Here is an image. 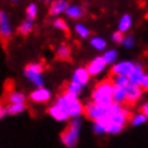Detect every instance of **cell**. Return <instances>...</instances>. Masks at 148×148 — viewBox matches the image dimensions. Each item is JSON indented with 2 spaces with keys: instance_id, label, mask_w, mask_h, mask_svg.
Segmentation results:
<instances>
[{
  "instance_id": "6da1fadb",
  "label": "cell",
  "mask_w": 148,
  "mask_h": 148,
  "mask_svg": "<svg viewBox=\"0 0 148 148\" xmlns=\"http://www.w3.org/2000/svg\"><path fill=\"white\" fill-rule=\"evenodd\" d=\"M54 103L58 104L60 108H63L69 114L70 119H73V118H79L82 114H84V106L82 104V102L79 101V98L69 94L68 92H65V90H63L60 94H58V97L55 98Z\"/></svg>"
},
{
  "instance_id": "7a4b0ae2",
  "label": "cell",
  "mask_w": 148,
  "mask_h": 148,
  "mask_svg": "<svg viewBox=\"0 0 148 148\" xmlns=\"http://www.w3.org/2000/svg\"><path fill=\"white\" fill-rule=\"evenodd\" d=\"M113 80L104 79L92 90V102L99 106H109L113 103Z\"/></svg>"
},
{
  "instance_id": "3957f363",
  "label": "cell",
  "mask_w": 148,
  "mask_h": 148,
  "mask_svg": "<svg viewBox=\"0 0 148 148\" xmlns=\"http://www.w3.org/2000/svg\"><path fill=\"white\" fill-rule=\"evenodd\" d=\"M80 125H82V119L79 118H73L70 119L68 127L60 133V140L66 148H74L78 143Z\"/></svg>"
},
{
  "instance_id": "277c9868",
  "label": "cell",
  "mask_w": 148,
  "mask_h": 148,
  "mask_svg": "<svg viewBox=\"0 0 148 148\" xmlns=\"http://www.w3.org/2000/svg\"><path fill=\"white\" fill-rule=\"evenodd\" d=\"M43 70H44V65L42 63H29L24 68V77L29 82H32L34 84L36 87V89L44 88Z\"/></svg>"
},
{
  "instance_id": "5b68a950",
  "label": "cell",
  "mask_w": 148,
  "mask_h": 148,
  "mask_svg": "<svg viewBox=\"0 0 148 148\" xmlns=\"http://www.w3.org/2000/svg\"><path fill=\"white\" fill-rule=\"evenodd\" d=\"M84 114L93 122H98L106 117H109V106H99L89 102L84 106Z\"/></svg>"
},
{
  "instance_id": "8992f818",
  "label": "cell",
  "mask_w": 148,
  "mask_h": 148,
  "mask_svg": "<svg viewBox=\"0 0 148 148\" xmlns=\"http://www.w3.org/2000/svg\"><path fill=\"white\" fill-rule=\"evenodd\" d=\"M134 66L136 63L132 60H121L112 66L110 73H112L113 77H129L133 72V69H134Z\"/></svg>"
},
{
  "instance_id": "52a82bcc",
  "label": "cell",
  "mask_w": 148,
  "mask_h": 148,
  "mask_svg": "<svg viewBox=\"0 0 148 148\" xmlns=\"http://www.w3.org/2000/svg\"><path fill=\"white\" fill-rule=\"evenodd\" d=\"M12 35L13 29L8 14H6L5 10H0V39L8 42V40L12 39Z\"/></svg>"
},
{
  "instance_id": "ba28073f",
  "label": "cell",
  "mask_w": 148,
  "mask_h": 148,
  "mask_svg": "<svg viewBox=\"0 0 148 148\" xmlns=\"http://www.w3.org/2000/svg\"><path fill=\"white\" fill-rule=\"evenodd\" d=\"M51 98V92L47 88H39V89H34L29 94V99L38 104H45L50 101Z\"/></svg>"
},
{
  "instance_id": "9c48e42d",
  "label": "cell",
  "mask_w": 148,
  "mask_h": 148,
  "mask_svg": "<svg viewBox=\"0 0 148 148\" xmlns=\"http://www.w3.org/2000/svg\"><path fill=\"white\" fill-rule=\"evenodd\" d=\"M106 66H107V63L104 62L103 57H95L93 60H90L88 63L86 68L88 70V73L90 74V77H95L104 72Z\"/></svg>"
},
{
  "instance_id": "30bf717a",
  "label": "cell",
  "mask_w": 148,
  "mask_h": 148,
  "mask_svg": "<svg viewBox=\"0 0 148 148\" xmlns=\"http://www.w3.org/2000/svg\"><path fill=\"white\" fill-rule=\"evenodd\" d=\"M144 75H146V73H144L142 63L136 62L134 69H133V72L131 73V75H129L128 78H129V82H131L132 86L142 88V84H143V80H144Z\"/></svg>"
},
{
  "instance_id": "8fae6325",
  "label": "cell",
  "mask_w": 148,
  "mask_h": 148,
  "mask_svg": "<svg viewBox=\"0 0 148 148\" xmlns=\"http://www.w3.org/2000/svg\"><path fill=\"white\" fill-rule=\"evenodd\" d=\"M90 79V74L88 73L87 68H77L72 74V82L79 84L84 88V86H87L89 83Z\"/></svg>"
},
{
  "instance_id": "7c38bea8",
  "label": "cell",
  "mask_w": 148,
  "mask_h": 148,
  "mask_svg": "<svg viewBox=\"0 0 148 148\" xmlns=\"http://www.w3.org/2000/svg\"><path fill=\"white\" fill-rule=\"evenodd\" d=\"M48 113H49V116L53 118V119L58 121V122H65V121H69V114L65 112L63 108H60L58 104H55L53 103L49 108H48Z\"/></svg>"
},
{
  "instance_id": "4fadbf2b",
  "label": "cell",
  "mask_w": 148,
  "mask_h": 148,
  "mask_svg": "<svg viewBox=\"0 0 148 148\" xmlns=\"http://www.w3.org/2000/svg\"><path fill=\"white\" fill-rule=\"evenodd\" d=\"M143 94V89L139 87H134V86H129L127 88V103L129 104H136L137 102L142 98Z\"/></svg>"
},
{
  "instance_id": "5bb4252c",
  "label": "cell",
  "mask_w": 148,
  "mask_h": 148,
  "mask_svg": "<svg viewBox=\"0 0 148 148\" xmlns=\"http://www.w3.org/2000/svg\"><path fill=\"white\" fill-rule=\"evenodd\" d=\"M69 6V3L65 1V0H57V1H53L50 4V8H49V14L51 16H55V15H59L62 13H65L66 9Z\"/></svg>"
},
{
  "instance_id": "9a60e30c",
  "label": "cell",
  "mask_w": 148,
  "mask_h": 148,
  "mask_svg": "<svg viewBox=\"0 0 148 148\" xmlns=\"http://www.w3.org/2000/svg\"><path fill=\"white\" fill-rule=\"evenodd\" d=\"M6 102L9 104H25L27 102V95L23 92L19 90H12L6 97Z\"/></svg>"
},
{
  "instance_id": "2e32d148",
  "label": "cell",
  "mask_w": 148,
  "mask_h": 148,
  "mask_svg": "<svg viewBox=\"0 0 148 148\" xmlns=\"http://www.w3.org/2000/svg\"><path fill=\"white\" fill-rule=\"evenodd\" d=\"M113 102L118 104L127 103V89L118 86L113 87Z\"/></svg>"
},
{
  "instance_id": "e0dca14e",
  "label": "cell",
  "mask_w": 148,
  "mask_h": 148,
  "mask_svg": "<svg viewBox=\"0 0 148 148\" xmlns=\"http://www.w3.org/2000/svg\"><path fill=\"white\" fill-rule=\"evenodd\" d=\"M132 24H133L132 16L129 15V14H123L121 18V20H119V23H118V32H121L122 34L129 32L132 28Z\"/></svg>"
},
{
  "instance_id": "ac0fdd59",
  "label": "cell",
  "mask_w": 148,
  "mask_h": 148,
  "mask_svg": "<svg viewBox=\"0 0 148 148\" xmlns=\"http://www.w3.org/2000/svg\"><path fill=\"white\" fill-rule=\"evenodd\" d=\"M70 55H72V49H70V47L65 45V44L59 45L57 48V50H55V57L59 60H69Z\"/></svg>"
},
{
  "instance_id": "d6986e66",
  "label": "cell",
  "mask_w": 148,
  "mask_h": 148,
  "mask_svg": "<svg viewBox=\"0 0 148 148\" xmlns=\"http://www.w3.org/2000/svg\"><path fill=\"white\" fill-rule=\"evenodd\" d=\"M65 14H66V16L70 18V19L77 20V19H80V18L83 16L84 12H83V9L80 8V6L75 5V4H70L68 6V9H66Z\"/></svg>"
},
{
  "instance_id": "ffe728a7",
  "label": "cell",
  "mask_w": 148,
  "mask_h": 148,
  "mask_svg": "<svg viewBox=\"0 0 148 148\" xmlns=\"http://www.w3.org/2000/svg\"><path fill=\"white\" fill-rule=\"evenodd\" d=\"M64 90H65V92H68L69 94L74 95V97H78V98H79V95L82 94V92H83V87L70 80V82H68V83L65 84Z\"/></svg>"
},
{
  "instance_id": "44dd1931",
  "label": "cell",
  "mask_w": 148,
  "mask_h": 148,
  "mask_svg": "<svg viewBox=\"0 0 148 148\" xmlns=\"http://www.w3.org/2000/svg\"><path fill=\"white\" fill-rule=\"evenodd\" d=\"M129 122H131V124L133 125V127H139V125L147 123V122H148V118L144 116L142 112H139V113L133 114V116L131 117V121H129Z\"/></svg>"
},
{
  "instance_id": "7402d4cb",
  "label": "cell",
  "mask_w": 148,
  "mask_h": 148,
  "mask_svg": "<svg viewBox=\"0 0 148 148\" xmlns=\"http://www.w3.org/2000/svg\"><path fill=\"white\" fill-rule=\"evenodd\" d=\"M33 27H34V25H33V21L27 19V20H24L19 27H18V33L21 34V35H24V36L29 35L33 32Z\"/></svg>"
},
{
  "instance_id": "603a6c76",
  "label": "cell",
  "mask_w": 148,
  "mask_h": 148,
  "mask_svg": "<svg viewBox=\"0 0 148 148\" xmlns=\"http://www.w3.org/2000/svg\"><path fill=\"white\" fill-rule=\"evenodd\" d=\"M103 59H104V62L107 63V65L108 64H116V60L118 58V53L116 49H109V50H106L104 54L102 55Z\"/></svg>"
},
{
  "instance_id": "cb8c5ba5",
  "label": "cell",
  "mask_w": 148,
  "mask_h": 148,
  "mask_svg": "<svg viewBox=\"0 0 148 148\" xmlns=\"http://www.w3.org/2000/svg\"><path fill=\"white\" fill-rule=\"evenodd\" d=\"M90 45L95 50H104L107 47V42L103 38H101V36H93L90 39Z\"/></svg>"
},
{
  "instance_id": "d4e9b609",
  "label": "cell",
  "mask_w": 148,
  "mask_h": 148,
  "mask_svg": "<svg viewBox=\"0 0 148 148\" xmlns=\"http://www.w3.org/2000/svg\"><path fill=\"white\" fill-rule=\"evenodd\" d=\"M6 108H8L9 116H16V114L23 113L24 110L27 109V106L25 104H8Z\"/></svg>"
},
{
  "instance_id": "484cf974",
  "label": "cell",
  "mask_w": 148,
  "mask_h": 148,
  "mask_svg": "<svg viewBox=\"0 0 148 148\" xmlns=\"http://www.w3.org/2000/svg\"><path fill=\"white\" fill-rule=\"evenodd\" d=\"M112 80H113V84H114V86L125 88V89H127V88L131 86V82H129V78H128V77H113Z\"/></svg>"
},
{
  "instance_id": "4316f807",
  "label": "cell",
  "mask_w": 148,
  "mask_h": 148,
  "mask_svg": "<svg viewBox=\"0 0 148 148\" xmlns=\"http://www.w3.org/2000/svg\"><path fill=\"white\" fill-rule=\"evenodd\" d=\"M75 33L82 39H87L88 36L90 35V30H89V29H88L84 24H80V23H78L75 25Z\"/></svg>"
},
{
  "instance_id": "83f0119b",
  "label": "cell",
  "mask_w": 148,
  "mask_h": 148,
  "mask_svg": "<svg viewBox=\"0 0 148 148\" xmlns=\"http://www.w3.org/2000/svg\"><path fill=\"white\" fill-rule=\"evenodd\" d=\"M25 13H27V19L33 21L36 18V15H38V6H36L34 3H32V4H29L27 6Z\"/></svg>"
},
{
  "instance_id": "f1b7e54d",
  "label": "cell",
  "mask_w": 148,
  "mask_h": 148,
  "mask_svg": "<svg viewBox=\"0 0 148 148\" xmlns=\"http://www.w3.org/2000/svg\"><path fill=\"white\" fill-rule=\"evenodd\" d=\"M53 27H54V28H57V29H59V30L65 32V33H68V32H69L68 24H66V21H65L64 19H62V18H57V19H54V20H53Z\"/></svg>"
},
{
  "instance_id": "f546056e",
  "label": "cell",
  "mask_w": 148,
  "mask_h": 148,
  "mask_svg": "<svg viewBox=\"0 0 148 148\" xmlns=\"http://www.w3.org/2000/svg\"><path fill=\"white\" fill-rule=\"evenodd\" d=\"M123 47H125L127 49H132L133 47H134V44H136V39H134V36L133 35H125L124 36V40H123Z\"/></svg>"
},
{
  "instance_id": "4dcf8cb0",
  "label": "cell",
  "mask_w": 148,
  "mask_h": 148,
  "mask_svg": "<svg viewBox=\"0 0 148 148\" xmlns=\"http://www.w3.org/2000/svg\"><path fill=\"white\" fill-rule=\"evenodd\" d=\"M124 36H125L124 34H122L121 32L117 30V32H114L112 34V40L116 44H122V43H123V40H124Z\"/></svg>"
},
{
  "instance_id": "1f68e13d",
  "label": "cell",
  "mask_w": 148,
  "mask_h": 148,
  "mask_svg": "<svg viewBox=\"0 0 148 148\" xmlns=\"http://www.w3.org/2000/svg\"><path fill=\"white\" fill-rule=\"evenodd\" d=\"M6 114H8V108H6L4 104H1V103H0V119H1V118H4Z\"/></svg>"
},
{
  "instance_id": "d6a6232c",
  "label": "cell",
  "mask_w": 148,
  "mask_h": 148,
  "mask_svg": "<svg viewBox=\"0 0 148 148\" xmlns=\"http://www.w3.org/2000/svg\"><path fill=\"white\" fill-rule=\"evenodd\" d=\"M142 89L148 92V73H146V75H144V80H143V84H142Z\"/></svg>"
},
{
  "instance_id": "836d02e7",
  "label": "cell",
  "mask_w": 148,
  "mask_h": 148,
  "mask_svg": "<svg viewBox=\"0 0 148 148\" xmlns=\"http://www.w3.org/2000/svg\"><path fill=\"white\" fill-rule=\"evenodd\" d=\"M140 112H142L144 116H146L147 118H148V102H146L144 104L140 107Z\"/></svg>"
}]
</instances>
